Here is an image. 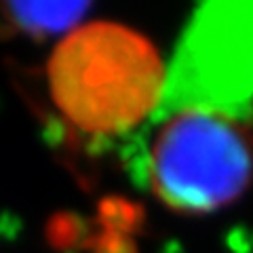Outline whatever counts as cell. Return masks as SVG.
Masks as SVG:
<instances>
[{
	"label": "cell",
	"mask_w": 253,
	"mask_h": 253,
	"mask_svg": "<svg viewBox=\"0 0 253 253\" xmlns=\"http://www.w3.org/2000/svg\"><path fill=\"white\" fill-rule=\"evenodd\" d=\"M154 44L114 21H91L68 32L46 63L55 108L76 131L123 135L154 116L165 93Z\"/></svg>",
	"instance_id": "obj_1"
},
{
	"label": "cell",
	"mask_w": 253,
	"mask_h": 253,
	"mask_svg": "<svg viewBox=\"0 0 253 253\" xmlns=\"http://www.w3.org/2000/svg\"><path fill=\"white\" fill-rule=\"evenodd\" d=\"M158 118L146 154V179L158 201L203 215L241 199L253 179V148L241 123L201 110Z\"/></svg>",
	"instance_id": "obj_2"
},
{
	"label": "cell",
	"mask_w": 253,
	"mask_h": 253,
	"mask_svg": "<svg viewBox=\"0 0 253 253\" xmlns=\"http://www.w3.org/2000/svg\"><path fill=\"white\" fill-rule=\"evenodd\" d=\"M181 110L236 123L253 116V0L205 2L188 19L156 116Z\"/></svg>",
	"instance_id": "obj_3"
},
{
	"label": "cell",
	"mask_w": 253,
	"mask_h": 253,
	"mask_svg": "<svg viewBox=\"0 0 253 253\" xmlns=\"http://www.w3.org/2000/svg\"><path fill=\"white\" fill-rule=\"evenodd\" d=\"M9 17L30 34H61L78 28L83 15L89 11L84 2H53V4H6Z\"/></svg>",
	"instance_id": "obj_4"
}]
</instances>
